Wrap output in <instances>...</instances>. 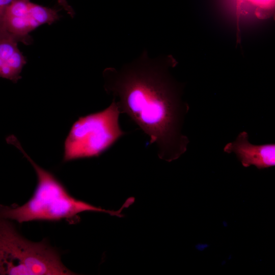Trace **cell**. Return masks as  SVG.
Instances as JSON below:
<instances>
[{"instance_id":"obj_1","label":"cell","mask_w":275,"mask_h":275,"mask_svg":"<svg viewBox=\"0 0 275 275\" xmlns=\"http://www.w3.org/2000/svg\"><path fill=\"white\" fill-rule=\"evenodd\" d=\"M103 76L106 93L155 144L159 158L171 162L186 152L189 141L182 127L189 106L181 99L180 88L146 51L121 69L106 68Z\"/></svg>"},{"instance_id":"obj_2","label":"cell","mask_w":275,"mask_h":275,"mask_svg":"<svg viewBox=\"0 0 275 275\" xmlns=\"http://www.w3.org/2000/svg\"><path fill=\"white\" fill-rule=\"evenodd\" d=\"M8 142L14 145L34 168L37 185L31 198L21 206L0 204V216L19 223L32 221H59L72 219L85 211L105 212L120 215L117 211L97 207L72 197L51 172L38 165L24 151L13 135Z\"/></svg>"},{"instance_id":"obj_3","label":"cell","mask_w":275,"mask_h":275,"mask_svg":"<svg viewBox=\"0 0 275 275\" xmlns=\"http://www.w3.org/2000/svg\"><path fill=\"white\" fill-rule=\"evenodd\" d=\"M59 252L46 241L22 237L11 220L0 216L1 275H68Z\"/></svg>"},{"instance_id":"obj_4","label":"cell","mask_w":275,"mask_h":275,"mask_svg":"<svg viewBox=\"0 0 275 275\" xmlns=\"http://www.w3.org/2000/svg\"><path fill=\"white\" fill-rule=\"evenodd\" d=\"M121 112L114 98L105 109L80 117L64 142L63 161L98 157L127 132L119 124Z\"/></svg>"},{"instance_id":"obj_5","label":"cell","mask_w":275,"mask_h":275,"mask_svg":"<svg viewBox=\"0 0 275 275\" xmlns=\"http://www.w3.org/2000/svg\"><path fill=\"white\" fill-rule=\"evenodd\" d=\"M224 151L234 153L244 167L254 165L261 169L275 165V144H252L246 131L239 133L235 141L225 146Z\"/></svg>"},{"instance_id":"obj_6","label":"cell","mask_w":275,"mask_h":275,"mask_svg":"<svg viewBox=\"0 0 275 275\" xmlns=\"http://www.w3.org/2000/svg\"><path fill=\"white\" fill-rule=\"evenodd\" d=\"M30 0H13L5 13L4 31L19 42L31 43L29 33L35 29L29 10Z\"/></svg>"},{"instance_id":"obj_7","label":"cell","mask_w":275,"mask_h":275,"mask_svg":"<svg viewBox=\"0 0 275 275\" xmlns=\"http://www.w3.org/2000/svg\"><path fill=\"white\" fill-rule=\"evenodd\" d=\"M19 42L7 33L0 35V77L17 82L26 63L18 47Z\"/></svg>"},{"instance_id":"obj_8","label":"cell","mask_w":275,"mask_h":275,"mask_svg":"<svg viewBox=\"0 0 275 275\" xmlns=\"http://www.w3.org/2000/svg\"><path fill=\"white\" fill-rule=\"evenodd\" d=\"M29 10L35 29L44 24H51L60 18L57 10L43 6L31 1Z\"/></svg>"},{"instance_id":"obj_9","label":"cell","mask_w":275,"mask_h":275,"mask_svg":"<svg viewBox=\"0 0 275 275\" xmlns=\"http://www.w3.org/2000/svg\"><path fill=\"white\" fill-rule=\"evenodd\" d=\"M245 4L253 7L256 14L261 15L273 10L275 0H241L242 8Z\"/></svg>"},{"instance_id":"obj_10","label":"cell","mask_w":275,"mask_h":275,"mask_svg":"<svg viewBox=\"0 0 275 275\" xmlns=\"http://www.w3.org/2000/svg\"><path fill=\"white\" fill-rule=\"evenodd\" d=\"M13 0H0V35L6 33L3 26V18L6 10Z\"/></svg>"},{"instance_id":"obj_11","label":"cell","mask_w":275,"mask_h":275,"mask_svg":"<svg viewBox=\"0 0 275 275\" xmlns=\"http://www.w3.org/2000/svg\"><path fill=\"white\" fill-rule=\"evenodd\" d=\"M58 4L64 9V10L72 17L75 13L72 8L68 4L66 0H57Z\"/></svg>"},{"instance_id":"obj_12","label":"cell","mask_w":275,"mask_h":275,"mask_svg":"<svg viewBox=\"0 0 275 275\" xmlns=\"http://www.w3.org/2000/svg\"><path fill=\"white\" fill-rule=\"evenodd\" d=\"M235 1H236V7L237 19H238L239 16H240V14L241 13V9H242L241 0H235Z\"/></svg>"}]
</instances>
